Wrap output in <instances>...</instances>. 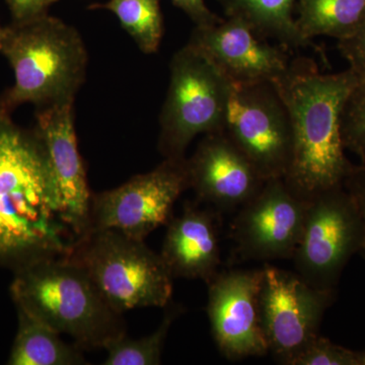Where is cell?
Segmentation results:
<instances>
[{"instance_id": "30bf717a", "label": "cell", "mask_w": 365, "mask_h": 365, "mask_svg": "<svg viewBox=\"0 0 365 365\" xmlns=\"http://www.w3.org/2000/svg\"><path fill=\"white\" fill-rule=\"evenodd\" d=\"M189 189L187 158H165L155 170L117 188L93 193L90 230H115L144 241L153 230L168 225L175 203Z\"/></svg>"}, {"instance_id": "ffe728a7", "label": "cell", "mask_w": 365, "mask_h": 365, "mask_svg": "<svg viewBox=\"0 0 365 365\" xmlns=\"http://www.w3.org/2000/svg\"><path fill=\"white\" fill-rule=\"evenodd\" d=\"M90 9L111 11L141 51L158 52L165 33L160 0H109L93 4Z\"/></svg>"}, {"instance_id": "4fadbf2b", "label": "cell", "mask_w": 365, "mask_h": 365, "mask_svg": "<svg viewBox=\"0 0 365 365\" xmlns=\"http://www.w3.org/2000/svg\"><path fill=\"white\" fill-rule=\"evenodd\" d=\"M187 44L207 56L232 85L272 81L284 76L290 50L267 40L239 19L227 18L215 26H195Z\"/></svg>"}, {"instance_id": "7c38bea8", "label": "cell", "mask_w": 365, "mask_h": 365, "mask_svg": "<svg viewBox=\"0 0 365 365\" xmlns=\"http://www.w3.org/2000/svg\"><path fill=\"white\" fill-rule=\"evenodd\" d=\"M262 268L216 274L207 283V311L213 339L230 360L264 356L268 347L259 316Z\"/></svg>"}, {"instance_id": "e0dca14e", "label": "cell", "mask_w": 365, "mask_h": 365, "mask_svg": "<svg viewBox=\"0 0 365 365\" xmlns=\"http://www.w3.org/2000/svg\"><path fill=\"white\" fill-rule=\"evenodd\" d=\"M227 18L239 19L264 39L288 50L314 47L295 25L297 0H217Z\"/></svg>"}, {"instance_id": "ac0fdd59", "label": "cell", "mask_w": 365, "mask_h": 365, "mask_svg": "<svg viewBox=\"0 0 365 365\" xmlns=\"http://www.w3.org/2000/svg\"><path fill=\"white\" fill-rule=\"evenodd\" d=\"M18 335L14 341L9 364L81 365L86 364L81 348L69 345L58 332L39 319L19 309Z\"/></svg>"}, {"instance_id": "83f0119b", "label": "cell", "mask_w": 365, "mask_h": 365, "mask_svg": "<svg viewBox=\"0 0 365 365\" xmlns=\"http://www.w3.org/2000/svg\"><path fill=\"white\" fill-rule=\"evenodd\" d=\"M4 38H6V28H2L0 26V52H1L2 46H4Z\"/></svg>"}, {"instance_id": "8992f818", "label": "cell", "mask_w": 365, "mask_h": 365, "mask_svg": "<svg viewBox=\"0 0 365 365\" xmlns=\"http://www.w3.org/2000/svg\"><path fill=\"white\" fill-rule=\"evenodd\" d=\"M232 83L207 56L187 44L170 60V85L160 115L158 150L184 160L199 134L225 131Z\"/></svg>"}, {"instance_id": "277c9868", "label": "cell", "mask_w": 365, "mask_h": 365, "mask_svg": "<svg viewBox=\"0 0 365 365\" xmlns=\"http://www.w3.org/2000/svg\"><path fill=\"white\" fill-rule=\"evenodd\" d=\"M11 292L19 309L71 336L83 351L105 349L126 335L123 314L108 304L90 276L71 259L19 268Z\"/></svg>"}, {"instance_id": "7402d4cb", "label": "cell", "mask_w": 365, "mask_h": 365, "mask_svg": "<svg viewBox=\"0 0 365 365\" xmlns=\"http://www.w3.org/2000/svg\"><path fill=\"white\" fill-rule=\"evenodd\" d=\"M341 140L365 165V76L348 93L340 115Z\"/></svg>"}, {"instance_id": "484cf974", "label": "cell", "mask_w": 365, "mask_h": 365, "mask_svg": "<svg viewBox=\"0 0 365 365\" xmlns=\"http://www.w3.org/2000/svg\"><path fill=\"white\" fill-rule=\"evenodd\" d=\"M172 2L174 6L182 9L195 24V26L199 28L215 26L223 21V19L206 6L205 0H172Z\"/></svg>"}, {"instance_id": "cb8c5ba5", "label": "cell", "mask_w": 365, "mask_h": 365, "mask_svg": "<svg viewBox=\"0 0 365 365\" xmlns=\"http://www.w3.org/2000/svg\"><path fill=\"white\" fill-rule=\"evenodd\" d=\"M338 49L348 63L349 68L360 78L365 76V25L347 39L338 41Z\"/></svg>"}, {"instance_id": "d6986e66", "label": "cell", "mask_w": 365, "mask_h": 365, "mask_svg": "<svg viewBox=\"0 0 365 365\" xmlns=\"http://www.w3.org/2000/svg\"><path fill=\"white\" fill-rule=\"evenodd\" d=\"M295 25L304 37L347 39L365 25V0H297Z\"/></svg>"}, {"instance_id": "9c48e42d", "label": "cell", "mask_w": 365, "mask_h": 365, "mask_svg": "<svg viewBox=\"0 0 365 365\" xmlns=\"http://www.w3.org/2000/svg\"><path fill=\"white\" fill-rule=\"evenodd\" d=\"M335 297V289L314 287L297 272L265 264L262 267L259 316L268 352L274 359L292 365L319 335V326Z\"/></svg>"}, {"instance_id": "3957f363", "label": "cell", "mask_w": 365, "mask_h": 365, "mask_svg": "<svg viewBox=\"0 0 365 365\" xmlns=\"http://www.w3.org/2000/svg\"><path fill=\"white\" fill-rule=\"evenodd\" d=\"M14 83L0 95V119H11L21 105L37 110L74 104L85 83L88 55L78 30L45 14L6 26L1 50Z\"/></svg>"}, {"instance_id": "603a6c76", "label": "cell", "mask_w": 365, "mask_h": 365, "mask_svg": "<svg viewBox=\"0 0 365 365\" xmlns=\"http://www.w3.org/2000/svg\"><path fill=\"white\" fill-rule=\"evenodd\" d=\"M292 365H359V351H353L318 335L297 355Z\"/></svg>"}, {"instance_id": "8fae6325", "label": "cell", "mask_w": 365, "mask_h": 365, "mask_svg": "<svg viewBox=\"0 0 365 365\" xmlns=\"http://www.w3.org/2000/svg\"><path fill=\"white\" fill-rule=\"evenodd\" d=\"M307 201L283 178L266 180L260 191L237 210L230 227L237 256L244 261L292 259L299 245Z\"/></svg>"}, {"instance_id": "f546056e", "label": "cell", "mask_w": 365, "mask_h": 365, "mask_svg": "<svg viewBox=\"0 0 365 365\" xmlns=\"http://www.w3.org/2000/svg\"><path fill=\"white\" fill-rule=\"evenodd\" d=\"M57 1H58V0H57Z\"/></svg>"}, {"instance_id": "ba28073f", "label": "cell", "mask_w": 365, "mask_h": 365, "mask_svg": "<svg viewBox=\"0 0 365 365\" xmlns=\"http://www.w3.org/2000/svg\"><path fill=\"white\" fill-rule=\"evenodd\" d=\"M223 132L263 179L287 176L294 132L287 105L272 81L232 85Z\"/></svg>"}, {"instance_id": "f1b7e54d", "label": "cell", "mask_w": 365, "mask_h": 365, "mask_svg": "<svg viewBox=\"0 0 365 365\" xmlns=\"http://www.w3.org/2000/svg\"><path fill=\"white\" fill-rule=\"evenodd\" d=\"M359 365H365V351H359Z\"/></svg>"}, {"instance_id": "52a82bcc", "label": "cell", "mask_w": 365, "mask_h": 365, "mask_svg": "<svg viewBox=\"0 0 365 365\" xmlns=\"http://www.w3.org/2000/svg\"><path fill=\"white\" fill-rule=\"evenodd\" d=\"M359 209L344 185L307 201L306 217L292 260L297 272L321 289H335L345 266L364 242Z\"/></svg>"}, {"instance_id": "44dd1931", "label": "cell", "mask_w": 365, "mask_h": 365, "mask_svg": "<svg viewBox=\"0 0 365 365\" xmlns=\"http://www.w3.org/2000/svg\"><path fill=\"white\" fill-rule=\"evenodd\" d=\"M162 324L151 335L140 339H131L127 335L106 346L108 356L105 365H158L162 364L163 346L173 322L181 313L179 307L169 306Z\"/></svg>"}, {"instance_id": "2e32d148", "label": "cell", "mask_w": 365, "mask_h": 365, "mask_svg": "<svg viewBox=\"0 0 365 365\" xmlns=\"http://www.w3.org/2000/svg\"><path fill=\"white\" fill-rule=\"evenodd\" d=\"M217 211L187 202L168 222L162 259L173 278L210 280L222 264Z\"/></svg>"}, {"instance_id": "7a4b0ae2", "label": "cell", "mask_w": 365, "mask_h": 365, "mask_svg": "<svg viewBox=\"0 0 365 365\" xmlns=\"http://www.w3.org/2000/svg\"><path fill=\"white\" fill-rule=\"evenodd\" d=\"M361 78L352 69L323 74L314 60L292 59L275 81L287 105L294 132V151L287 176L289 188L304 200L344 185L356 169L345 155L340 115L348 93Z\"/></svg>"}, {"instance_id": "4316f807", "label": "cell", "mask_w": 365, "mask_h": 365, "mask_svg": "<svg viewBox=\"0 0 365 365\" xmlns=\"http://www.w3.org/2000/svg\"><path fill=\"white\" fill-rule=\"evenodd\" d=\"M344 187L354 199L364 222V237L359 254L365 259V165H357L344 181Z\"/></svg>"}, {"instance_id": "6da1fadb", "label": "cell", "mask_w": 365, "mask_h": 365, "mask_svg": "<svg viewBox=\"0 0 365 365\" xmlns=\"http://www.w3.org/2000/svg\"><path fill=\"white\" fill-rule=\"evenodd\" d=\"M79 239L39 136L0 119V260L19 269L68 258Z\"/></svg>"}, {"instance_id": "5b68a950", "label": "cell", "mask_w": 365, "mask_h": 365, "mask_svg": "<svg viewBox=\"0 0 365 365\" xmlns=\"http://www.w3.org/2000/svg\"><path fill=\"white\" fill-rule=\"evenodd\" d=\"M90 276L118 313L167 307L173 280L160 254L145 242L115 230H93L78 240L68 257Z\"/></svg>"}, {"instance_id": "d4e9b609", "label": "cell", "mask_w": 365, "mask_h": 365, "mask_svg": "<svg viewBox=\"0 0 365 365\" xmlns=\"http://www.w3.org/2000/svg\"><path fill=\"white\" fill-rule=\"evenodd\" d=\"M57 0H6L14 23H24L48 14L50 6Z\"/></svg>"}, {"instance_id": "9a60e30c", "label": "cell", "mask_w": 365, "mask_h": 365, "mask_svg": "<svg viewBox=\"0 0 365 365\" xmlns=\"http://www.w3.org/2000/svg\"><path fill=\"white\" fill-rule=\"evenodd\" d=\"M34 130L44 145L67 220L81 237L90 230L93 192L78 150L74 104L37 110Z\"/></svg>"}, {"instance_id": "5bb4252c", "label": "cell", "mask_w": 365, "mask_h": 365, "mask_svg": "<svg viewBox=\"0 0 365 365\" xmlns=\"http://www.w3.org/2000/svg\"><path fill=\"white\" fill-rule=\"evenodd\" d=\"M187 170L197 200L217 212L239 210L266 181L225 132L204 135Z\"/></svg>"}]
</instances>
